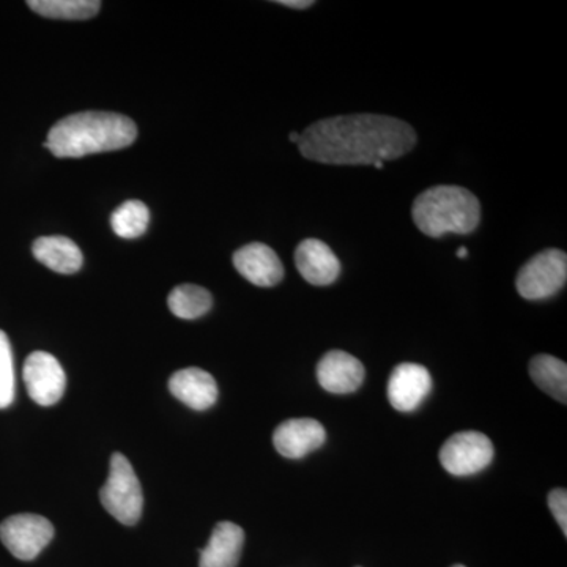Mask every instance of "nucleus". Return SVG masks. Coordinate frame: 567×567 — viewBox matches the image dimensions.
<instances>
[{
  "label": "nucleus",
  "instance_id": "15",
  "mask_svg": "<svg viewBox=\"0 0 567 567\" xmlns=\"http://www.w3.org/2000/svg\"><path fill=\"white\" fill-rule=\"evenodd\" d=\"M245 546V532L233 522H221L200 548V567H237Z\"/></svg>",
  "mask_w": 567,
  "mask_h": 567
},
{
  "label": "nucleus",
  "instance_id": "2",
  "mask_svg": "<svg viewBox=\"0 0 567 567\" xmlns=\"http://www.w3.org/2000/svg\"><path fill=\"white\" fill-rule=\"evenodd\" d=\"M137 137L132 118L115 112H80L52 126L44 147L58 158H82L93 153L122 151Z\"/></svg>",
  "mask_w": 567,
  "mask_h": 567
},
{
  "label": "nucleus",
  "instance_id": "18",
  "mask_svg": "<svg viewBox=\"0 0 567 567\" xmlns=\"http://www.w3.org/2000/svg\"><path fill=\"white\" fill-rule=\"evenodd\" d=\"M171 312L178 319L194 320L207 315L212 309L213 298L204 287L182 284L175 287L167 298Z\"/></svg>",
  "mask_w": 567,
  "mask_h": 567
},
{
  "label": "nucleus",
  "instance_id": "7",
  "mask_svg": "<svg viewBox=\"0 0 567 567\" xmlns=\"http://www.w3.org/2000/svg\"><path fill=\"white\" fill-rule=\"evenodd\" d=\"M54 537V527L48 518L37 514H18L0 525V540L14 558L32 561Z\"/></svg>",
  "mask_w": 567,
  "mask_h": 567
},
{
  "label": "nucleus",
  "instance_id": "23",
  "mask_svg": "<svg viewBox=\"0 0 567 567\" xmlns=\"http://www.w3.org/2000/svg\"><path fill=\"white\" fill-rule=\"evenodd\" d=\"M281 6L289 7V9H298V10H305L309 9V7L315 6V2L312 0H281Z\"/></svg>",
  "mask_w": 567,
  "mask_h": 567
},
{
  "label": "nucleus",
  "instance_id": "21",
  "mask_svg": "<svg viewBox=\"0 0 567 567\" xmlns=\"http://www.w3.org/2000/svg\"><path fill=\"white\" fill-rule=\"evenodd\" d=\"M14 401V364L9 336L0 330V410Z\"/></svg>",
  "mask_w": 567,
  "mask_h": 567
},
{
  "label": "nucleus",
  "instance_id": "12",
  "mask_svg": "<svg viewBox=\"0 0 567 567\" xmlns=\"http://www.w3.org/2000/svg\"><path fill=\"white\" fill-rule=\"evenodd\" d=\"M238 274L257 287H274L282 281L284 267L278 254L264 244H249L234 254Z\"/></svg>",
  "mask_w": 567,
  "mask_h": 567
},
{
  "label": "nucleus",
  "instance_id": "14",
  "mask_svg": "<svg viewBox=\"0 0 567 567\" xmlns=\"http://www.w3.org/2000/svg\"><path fill=\"white\" fill-rule=\"evenodd\" d=\"M174 398L196 412H205L218 401V385L208 372L199 368L182 369L169 380Z\"/></svg>",
  "mask_w": 567,
  "mask_h": 567
},
{
  "label": "nucleus",
  "instance_id": "27",
  "mask_svg": "<svg viewBox=\"0 0 567 567\" xmlns=\"http://www.w3.org/2000/svg\"><path fill=\"white\" fill-rule=\"evenodd\" d=\"M453 567H465V566H462V565H456V566H453Z\"/></svg>",
  "mask_w": 567,
  "mask_h": 567
},
{
  "label": "nucleus",
  "instance_id": "1",
  "mask_svg": "<svg viewBox=\"0 0 567 567\" xmlns=\"http://www.w3.org/2000/svg\"><path fill=\"white\" fill-rule=\"evenodd\" d=\"M297 145L311 162L374 166L413 151L416 133L409 123L388 115H339L312 123L301 133Z\"/></svg>",
  "mask_w": 567,
  "mask_h": 567
},
{
  "label": "nucleus",
  "instance_id": "8",
  "mask_svg": "<svg viewBox=\"0 0 567 567\" xmlns=\"http://www.w3.org/2000/svg\"><path fill=\"white\" fill-rule=\"evenodd\" d=\"M25 386L32 401L51 406L61 401L65 393L66 375L58 358L48 352H33L24 363Z\"/></svg>",
  "mask_w": 567,
  "mask_h": 567
},
{
  "label": "nucleus",
  "instance_id": "9",
  "mask_svg": "<svg viewBox=\"0 0 567 567\" xmlns=\"http://www.w3.org/2000/svg\"><path fill=\"white\" fill-rule=\"evenodd\" d=\"M432 377L424 365L399 364L388 382V399L398 412H415L432 391Z\"/></svg>",
  "mask_w": 567,
  "mask_h": 567
},
{
  "label": "nucleus",
  "instance_id": "11",
  "mask_svg": "<svg viewBox=\"0 0 567 567\" xmlns=\"http://www.w3.org/2000/svg\"><path fill=\"white\" fill-rule=\"evenodd\" d=\"M327 440V432L319 421L311 417L284 421L274 434V445L281 456L301 458L319 450Z\"/></svg>",
  "mask_w": 567,
  "mask_h": 567
},
{
  "label": "nucleus",
  "instance_id": "19",
  "mask_svg": "<svg viewBox=\"0 0 567 567\" xmlns=\"http://www.w3.org/2000/svg\"><path fill=\"white\" fill-rule=\"evenodd\" d=\"M31 10L54 20H91L102 9L99 0H31Z\"/></svg>",
  "mask_w": 567,
  "mask_h": 567
},
{
  "label": "nucleus",
  "instance_id": "13",
  "mask_svg": "<svg viewBox=\"0 0 567 567\" xmlns=\"http://www.w3.org/2000/svg\"><path fill=\"white\" fill-rule=\"evenodd\" d=\"M295 265L312 286H330L341 275V262L336 254L330 246L316 238H308L297 246Z\"/></svg>",
  "mask_w": 567,
  "mask_h": 567
},
{
  "label": "nucleus",
  "instance_id": "20",
  "mask_svg": "<svg viewBox=\"0 0 567 567\" xmlns=\"http://www.w3.org/2000/svg\"><path fill=\"white\" fill-rule=\"evenodd\" d=\"M148 221H151V212L141 200H128L122 204L111 216L112 230L126 240L144 235Z\"/></svg>",
  "mask_w": 567,
  "mask_h": 567
},
{
  "label": "nucleus",
  "instance_id": "6",
  "mask_svg": "<svg viewBox=\"0 0 567 567\" xmlns=\"http://www.w3.org/2000/svg\"><path fill=\"white\" fill-rule=\"evenodd\" d=\"M494 445L481 432H458L440 450L443 468L453 476H472L483 472L494 461Z\"/></svg>",
  "mask_w": 567,
  "mask_h": 567
},
{
  "label": "nucleus",
  "instance_id": "26",
  "mask_svg": "<svg viewBox=\"0 0 567 567\" xmlns=\"http://www.w3.org/2000/svg\"><path fill=\"white\" fill-rule=\"evenodd\" d=\"M383 164H385V163H383V162H377V163L374 164V167H377V169H382Z\"/></svg>",
  "mask_w": 567,
  "mask_h": 567
},
{
  "label": "nucleus",
  "instance_id": "24",
  "mask_svg": "<svg viewBox=\"0 0 567 567\" xmlns=\"http://www.w3.org/2000/svg\"><path fill=\"white\" fill-rule=\"evenodd\" d=\"M466 256H468V249L464 248V246L457 249V257H461V259H465Z\"/></svg>",
  "mask_w": 567,
  "mask_h": 567
},
{
  "label": "nucleus",
  "instance_id": "5",
  "mask_svg": "<svg viewBox=\"0 0 567 567\" xmlns=\"http://www.w3.org/2000/svg\"><path fill=\"white\" fill-rule=\"evenodd\" d=\"M566 279V252L546 249L522 267L517 276V290L525 300H547L565 287Z\"/></svg>",
  "mask_w": 567,
  "mask_h": 567
},
{
  "label": "nucleus",
  "instance_id": "17",
  "mask_svg": "<svg viewBox=\"0 0 567 567\" xmlns=\"http://www.w3.org/2000/svg\"><path fill=\"white\" fill-rule=\"evenodd\" d=\"M529 375L544 393L557 399L561 404L567 402V365L565 361L550 354H537L529 363Z\"/></svg>",
  "mask_w": 567,
  "mask_h": 567
},
{
  "label": "nucleus",
  "instance_id": "4",
  "mask_svg": "<svg viewBox=\"0 0 567 567\" xmlns=\"http://www.w3.org/2000/svg\"><path fill=\"white\" fill-rule=\"evenodd\" d=\"M102 505L123 525H136L144 509V495L133 465L121 453L112 454L110 476L100 492Z\"/></svg>",
  "mask_w": 567,
  "mask_h": 567
},
{
  "label": "nucleus",
  "instance_id": "25",
  "mask_svg": "<svg viewBox=\"0 0 567 567\" xmlns=\"http://www.w3.org/2000/svg\"><path fill=\"white\" fill-rule=\"evenodd\" d=\"M300 133H290L289 140L290 142H295V144H298L300 142Z\"/></svg>",
  "mask_w": 567,
  "mask_h": 567
},
{
  "label": "nucleus",
  "instance_id": "10",
  "mask_svg": "<svg viewBox=\"0 0 567 567\" xmlns=\"http://www.w3.org/2000/svg\"><path fill=\"white\" fill-rule=\"evenodd\" d=\"M364 365L353 354L331 350L317 365V380L328 393H354L364 380Z\"/></svg>",
  "mask_w": 567,
  "mask_h": 567
},
{
  "label": "nucleus",
  "instance_id": "3",
  "mask_svg": "<svg viewBox=\"0 0 567 567\" xmlns=\"http://www.w3.org/2000/svg\"><path fill=\"white\" fill-rule=\"evenodd\" d=\"M413 221L432 238L447 234H472L481 221L475 194L454 185H439L421 193L413 204Z\"/></svg>",
  "mask_w": 567,
  "mask_h": 567
},
{
  "label": "nucleus",
  "instance_id": "22",
  "mask_svg": "<svg viewBox=\"0 0 567 567\" xmlns=\"http://www.w3.org/2000/svg\"><path fill=\"white\" fill-rule=\"evenodd\" d=\"M548 507L554 514L555 520L558 522L559 528L567 536V492L566 488H555L548 494Z\"/></svg>",
  "mask_w": 567,
  "mask_h": 567
},
{
  "label": "nucleus",
  "instance_id": "16",
  "mask_svg": "<svg viewBox=\"0 0 567 567\" xmlns=\"http://www.w3.org/2000/svg\"><path fill=\"white\" fill-rule=\"evenodd\" d=\"M32 252L40 264L61 275L76 274L84 262L80 246L59 235L39 238L32 246Z\"/></svg>",
  "mask_w": 567,
  "mask_h": 567
}]
</instances>
